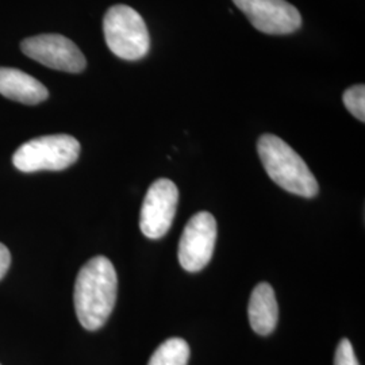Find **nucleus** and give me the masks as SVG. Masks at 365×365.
<instances>
[{"instance_id":"nucleus-2","label":"nucleus","mask_w":365,"mask_h":365,"mask_svg":"<svg viewBox=\"0 0 365 365\" xmlns=\"http://www.w3.org/2000/svg\"><path fill=\"white\" fill-rule=\"evenodd\" d=\"M257 152L268 176L291 194L313 197L318 194V182L303 158L282 138L274 134L261 135Z\"/></svg>"},{"instance_id":"nucleus-14","label":"nucleus","mask_w":365,"mask_h":365,"mask_svg":"<svg viewBox=\"0 0 365 365\" xmlns=\"http://www.w3.org/2000/svg\"><path fill=\"white\" fill-rule=\"evenodd\" d=\"M10 265H11L10 250L6 245L0 244V280L4 277V274H7Z\"/></svg>"},{"instance_id":"nucleus-4","label":"nucleus","mask_w":365,"mask_h":365,"mask_svg":"<svg viewBox=\"0 0 365 365\" xmlns=\"http://www.w3.org/2000/svg\"><path fill=\"white\" fill-rule=\"evenodd\" d=\"M80 144L72 135L54 134L27 141L13 156L14 167L21 172L63 170L78 161Z\"/></svg>"},{"instance_id":"nucleus-6","label":"nucleus","mask_w":365,"mask_h":365,"mask_svg":"<svg viewBox=\"0 0 365 365\" xmlns=\"http://www.w3.org/2000/svg\"><path fill=\"white\" fill-rule=\"evenodd\" d=\"M22 52L39 64L69 73L83 72L86 57L75 42L61 34H41L21 43Z\"/></svg>"},{"instance_id":"nucleus-12","label":"nucleus","mask_w":365,"mask_h":365,"mask_svg":"<svg viewBox=\"0 0 365 365\" xmlns=\"http://www.w3.org/2000/svg\"><path fill=\"white\" fill-rule=\"evenodd\" d=\"M344 105L346 110L352 114L353 117L357 118L360 122L365 120V87L363 84L353 86L344 92L342 96Z\"/></svg>"},{"instance_id":"nucleus-3","label":"nucleus","mask_w":365,"mask_h":365,"mask_svg":"<svg viewBox=\"0 0 365 365\" xmlns=\"http://www.w3.org/2000/svg\"><path fill=\"white\" fill-rule=\"evenodd\" d=\"M106 43L119 58L135 61L145 57L150 48V37L143 16L134 9L118 4L103 19Z\"/></svg>"},{"instance_id":"nucleus-1","label":"nucleus","mask_w":365,"mask_h":365,"mask_svg":"<svg viewBox=\"0 0 365 365\" xmlns=\"http://www.w3.org/2000/svg\"><path fill=\"white\" fill-rule=\"evenodd\" d=\"M118 277L113 262L103 256L87 261L75 283V310L78 322L87 330L105 325L117 302Z\"/></svg>"},{"instance_id":"nucleus-10","label":"nucleus","mask_w":365,"mask_h":365,"mask_svg":"<svg viewBox=\"0 0 365 365\" xmlns=\"http://www.w3.org/2000/svg\"><path fill=\"white\" fill-rule=\"evenodd\" d=\"M249 322L252 329L260 334L268 336L274 330L279 318V307L274 288L268 283H260L253 289L248 307Z\"/></svg>"},{"instance_id":"nucleus-7","label":"nucleus","mask_w":365,"mask_h":365,"mask_svg":"<svg viewBox=\"0 0 365 365\" xmlns=\"http://www.w3.org/2000/svg\"><path fill=\"white\" fill-rule=\"evenodd\" d=\"M179 202V190L170 179H158L145 196L140 227L145 237L158 240L170 232Z\"/></svg>"},{"instance_id":"nucleus-9","label":"nucleus","mask_w":365,"mask_h":365,"mask_svg":"<svg viewBox=\"0 0 365 365\" xmlns=\"http://www.w3.org/2000/svg\"><path fill=\"white\" fill-rule=\"evenodd\" d=\"M0 93L24 105H38L46 101L49 92L37 78L15 68L0 66Z\"/></svg>"},{"instance_id":"nucleus-5","label":"nucleus","mask_w":365,"mask_h":365,"mask_svg":"<svg viewBox=\"0 0 365 365\" xmlns=\"http://www.w3.org/2000/svg\"><path fill=\"white\" fill-rule=\"evenodd\" d=\"M217 242V222L207 211L195 214L184 227L179 261L187 272H199L209 264Z\"/></svg>"},{"instance_id":"nucleus-13","label":"nucleus","mask_w":365,"mask_h":365,"mask_svg":"<svg viewBox=\"0 0 365 365\" xmlns=\"http://www.w3.org/2000/svg\"><path fill=\"white\" fill-rule=\"evenodd\" d=\"M334 365H360L349 339H341L334 356Z\"/></svg>"},{"instance_id":"nucleus-8","label":"nucleus","mask_w":365,"mask_h":365,"mask_svg":"<svg viewBox=\"0 0 365 365\" xmlns=\"http://www.w3.org/2000/svg\"><path fill=\"white\" fill-rule=\"evenodd\" d=\"M252 26L271 36H284L302 26V15L286 0H233Z\"/></svg>"},{"instance_id":"nucleus-11","label":"nucleus","mask_w":365,"mask_h":365,"mask_svg":"<svg viewBox=\"0 0 365 365\" xmlns=\"http://www.w3.org/2000/svg\"><path fill=\"white\" fill-rule=\"evenodd\" d=\"M190 346L182 339H167L152 354L148 365H187Z\"/></svg>"}]
</instances>
